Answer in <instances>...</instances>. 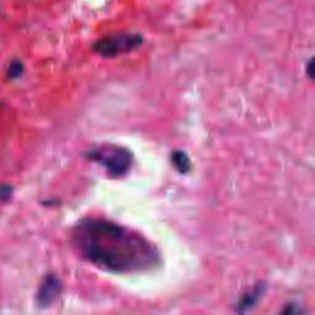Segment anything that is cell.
I'll return each instance as SVG.
<instances>
[{"mask_svg": "<svg viewBox=\"0 0 315 315\" xmlns=\"http://www.w3.org/2000/svg\"><path fill=\"white\" fill-rule=\"evenodd\" d=\"M143 42L141 34L138 33H115L100 38L93 46L95 53L103 58H112V57L121 56V54L130 53L135 48H138Z\"/></svg>", "mask_w": 315, "mask_h": 315, "instance_id": "3", "label": "cell"}, {"mask_svg": "<svg viewBox=\"0 0 315 315\" xmlns=\"http://www.w3.org/2000/svg\"><path fill=\"white\" fill-rule=\"evenodd\" d=\"M86 158L105 167L112 178L125 176L133 164V155L128 149L110 144L95 147L87 151Z\"/></svg>", "mask_w": 315, "mask_h": 315, "instance_id": "2", "label": "cell"}, {"mask_svg": "<svg viewBox=\"0 0 315 315\" xmlns=\"http://www.w3.org/2000/svg\"><path fill=\"white\" fill-rule=\"evenodd\" d=\"M171 163L175 166V169L178 170L181 174H186L190 171L191 169V162L187 154L183 151L176 150L171 154Z\"/></svg>", "mask_w": 315, "mask_h": 315, "instance_id": "5", "label": "cell"}, {"mask_svg": "<svg viewBox=\"0 0 315 315\" xmlns=\"http://www.w3.org/2000/svg\"><path fill=\"white\" fill-rule=\"evenodd\" d=\"M307 74L313 82H315V57H313L307 64Z\"/></svg>", "mask_w": 315, "mask_h": 315, "instance_id": "8", "label": "cell"}, {"mask_svg": "<svg viewBox=\"0 0 315 315\" xmlns=\"http://www.w3.org/2000/svg\"><path fill=\"white\" fill-rule=\"evenodd\" d=\"M62 292V282L57 276L47 275L38 287L36 302L40 307H50L58 299Z\"/></svg>", "mask_w": 315, "mask_h": 315, "instance_id": "4", "label": "cell"}, {"mask_svg": "<svg viewBox=\"0 0 315 315\" xmlns=\"http://www.w3.org/2000/svg\"><path fill=\"white\" fill-rule=\"evenodd\" d=\"M11 195H13V188H11V186H0V202H4L6 201V199H9L11 197Z\"/></svg>", "mask_w": 315, "mask_h": 315, "instance_id": "7", "label": "cell"}, {"mask_svg": "<svg viewBox=\"0 0 315 315\" xmlns=\"http://www.w3.org/2000/svg\"><path fill=\"white\" fill-rule=\"evenodd\" d=\"M72 241L86 261L107 272H142L160 262L159 251L148 239L106 219L80 220L73 228Z\"/></svg>", "mask_w": 315, "mask_h": 315, "instance_id": "1", "label": "cell"}, {"mask_svg": "<svg viewBox=\"0 0 315 315\" xmlns=\"http://www.w3.org/2000/svg\"><path fill=\"white\" fill-rule=\"evenodd\" d=\"M24 72V64L20 61H13L8 68V77L9 78H17Z\"/></svg>", "mask_w": 315, "mask_h": 315, "instance_id": "6", "label": "cell"}]
</instances>
